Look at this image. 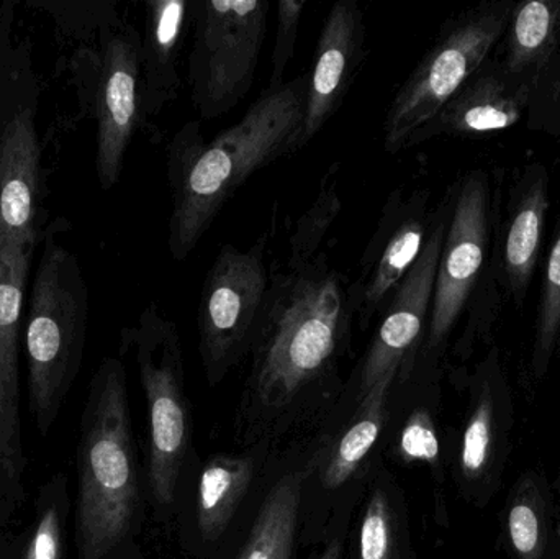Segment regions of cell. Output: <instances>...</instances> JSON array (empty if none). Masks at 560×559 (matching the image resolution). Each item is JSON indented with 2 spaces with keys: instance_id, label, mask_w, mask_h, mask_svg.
Returning a JSON list of instances; mask_svg holds the SVG:
<instances>
[{
  "instance_id": "1",
  "label": "cell",
  "mask_w": 560,
  "mask_h": 559,
  "mask_svg": "<svg viewBox=\"0 0 560 559\" xmlns=\"http://www.w3.org/2000/svg\"><path fill=\"white\" fill-rule=\"evenodd\" d=\"M306 75L266 88L242 120L206 140L186 121L166 148L171 190L170 253L189 258L225 203L249 177L302 150Z\"/></svg>"
},
{
  "instance_id": "2",
  "label": "cell",
  "mask_w": 560,
  "mask_h": 559,
  "mask_svg": "<svg viewBox=\"0 0 560 559\" xmlns=\"http://www.w3.org/2000/svg\"><path fill=\"white\" fill-rule=\"evenodd\" d=\"M354 281L326 253L300 269L272 268L253 340L252 384L265 406L282 407L335 368L358 321Z\"/></svg>"
},
{
  "instance_id": "3",
  "label": "cell",
  "mask_w": 560,
  "mask_h": 559,
  "mask_svg": "<svg viewBox=\"0 0 560 559\" xmlns=\"http://www.w3.org/2000/svg\"><path fill=\"white\" fill-rule=\"evenodd\" d=\"M75 541L81 559H104L127 537L138 505L125 368L108 358L91 384L79 443Z\"/></svg>"
},
{
  "instance_id": "4",
  "label": "cell",
  "mask_w": 560,
  "mask_h": 559,
  "mask_svg": "<svg viewBox=\"0 0 560 559\" xmlns=\"http://www.w3.org/2000/svg\"><path fill=\"white\" fill-rule=\"evenodd\" d=\"M89 292L78 259L46 238L26 318L30 409L43 436L58 419L81 368Z\"/></svg>"
},
{
  "instance_id": "5",
  "label": "cell",
  "mask_w": 560,
  "mask_h": 559,
  "mask_svg": "<svg viewBox=\"0 0 560 559\" xmlns=\"http://www.w3.org/2000/svg\"><path fill=\"white\" fill-rule=\"evenodd\" d=\"M269 13V0H194L187 84L202 120L229 114L252 91Z\"/></svg>"
},
{
  "instance_id": "6",
  "label": "cell",
  "mask_w": 560,
  "mask_h": 559,
  "mask_svg": "<svg viewBox=\"0 0 560 559\" xmlns=\"http://www.w3.org/2000/svg\"><path fill=\"white\" fill-rule=\"evenodd\" d=\"M510 7L477 10L444 25L434 45L392 98L384 118V148L405 150L415 131L433 120L489 55L505 28Z\"/></svg>"
},
{
  "instance_id": "7",
  "label": "cell",
  "mask_w": 560,
  "mask_h": 559,
  "mask_svg": "<svg viewBox=\"0 0 560 559\" xmlns=\"http://www.w3.org/2000/svg\"><path fill=\"white\" fill-rule=\"evenodd\" d=\"M269 238L262 233L248 248L225 243L217 253L197 305L200 357L212 383L252 350L269 286Z\"/></svg>"
},
{
  "instance_id": "8",
  "label": "cell",
  "mask_w": 560,
  "mask_h": 559,
  "mask_svg": "<svg viewBox=\"0 0 560 559\" xmlns=\"http://www.w3.org/2000/svg\"><path fill=\"white\" fill-rule=\"evenodd\" d=\"M150 417V482L160 505L176 496L189 446L179 330L156 304L148 305L130 331Z\"/></svg>"
},
{
  "instance_id": "9",
  "label": "cell",
  "mask_w": 560,
  "mask_h": 559,
  "mask_svg": "<svg viewBox=\"0 0 560 559\" xmlns=\"http://www.w3.org/2000/svg\"><path fill=\"white\" fill-rule=\"evenodd\" d=\"M457 440V482L467 502L487 508L499 494L513 452L515 404L497 363L480 368Z\"/></svg>"
},
{
  "instance_id": "10",
  "label": "cell",
  "mask_w": 560,
  "mask_h": 559,
  "mask_svg": "<svg viewBox=\"0 0 560 559\" xmlns=\"http://www.w3.org/2000/svg\"><path fill=\"white\" fill-rule=\"evenodd\" d=\"M428 193H405L397 187L388 194L374 233L369 238L354 281L358 322L368 330L378 321L395 292L423 252L433 217H428Z\"/></svg>"
},
{
  "instance_id": "11",
  "label": "cell",
  "mask_w": 560,
  "mask_h": 559,
  "mask_svg": "<svg viewBox=\"0 0 560 559\" xmlns=\"http://www.w3.org/2000/svg\"><path fill=\"white\" fill-rule=\"evenodd\" d=\"M486 242L487 186L482 176L472 174L460 184L451 210L430 317L420 348L427 357H440L457 318L463 314L483 265Z\"/></svg>"
},
{
  "instance_id": "12",
  "label": "cell",
  "mask_w": 560,
  "mask_h": 559,
  "mask_svg": "<svg viewBox=\"0 0 560 559\" xmlns=\"http://www.w3.org/2000/svg\"><path fill=\"white\" fill-rule=\"evenodd\" d=\"M97 176L104 189L120 179L125 154L141 114V36L127 26L105 38L98 65Z\"/></svg>"
},
{
  "instance_id": "13",
  "label": "cell",
  "mask_w": 560,
  "mask_h": 559,
  "mask_svg": "<svg viewBox=\"0 0 560 559\" xmlns=\"http://www.w3.org/2000/svg\"><path fill=\"white\" fill-rule=\"evenodd\" d=\"M365 38L368 28L361 3L338 0L323 23L312 71L306 75L302 148L331 120L351 91L368 58Z\"/></svg>"
},
{
  "instance_id": "14",
  "label": "cell",
  "mask_w": 560,
  "mask_h": 559,
  "mask_svg": "<svg viewBox=\"0 0 560 559\" xmlns=\"http://www.w3.org/2000/svg\"><path fill=\"white\" fill-rule=\"evenodd\" d=\"M38 197V135L32 112L22 110L0 137V253L32 252Z\"/></svg>"
},
{
  "instance_id": "15",
  "label": "cell",
  "mask_w": 560,
  "mask_h": 559,
  "mask_svg": "<svg viewBox=\"0 0 560 559\" xmlns=\"http://www.w3.org/2000/svg\"><path fill=\"white\" fill-rule=\"evenodd\" d=\"M32 252L0 253V471L19 481L25 469L20 426L19 335Z\"/></svg>"
},
{
  "instance_id": "16",
  "label": "cell",
  "mask_w": 560,
  "mask_h": 559,
  "mask_svg": "<svg viewBox=\"0 0 560 559\" xmlns=\"http://www.w3.org/2000/svg\"><path fill=\"white\" fill-rule=\"evenodd\" d=\"M194 0H148L141 35V114H163L183 88V55L192 33Z\"/></svg>"
},
{
  "instance_id": "17",
  "label": "cell",
  "mask_w": 560,
  "mask_h": 559,
  "mask_svg": "<svg viewBox=\"0 0 560 559\" xmlns=\"http://www.w3.org/2000/svg\"><path fill=\"white\" fill-rule=\"evenodd\" d=\"M500 531L505 559H560L558 501L542 469L518 476L500 512Z\"/></svg>"
},
{
  "instance_id": "18",
  "label": "cell",
  "mask_w": 560,
  "mask_h": 559,
  "mask_svg": "<svg viewBox=\"0 0 560 559\" xmlns=\"http://www.w3.org/2000/svg\"><path fill=\"white\" fill-rule=\"evenodd\" d=\"M252 458H213L203 469L197 492V519L206 540L222 537L252 485Z\"/></svg>"
},
{
  "instance_id": "19",
  "label": "cell",
  "mask_w": 560,
  "mask_h": 559,
  "mask_svg": "<svg viewBox=\"0 0 560 559\" xmlns=\"http://www.w3.org/2000/svg\"><path fill=\"white\" fill-rule=\"evenodd\" d=\"M299 476H287L272 488L259 511L240 559H290L300 508Z\"/></svg>"
},
{
  "instance_id": "20",
  "label": "cell",
  "mask_w": 560,
  "mask_h": 559,
  "mask_svg": "<svg viewBox=\"0 0 560 559\" xmlns=\"http://www.w3.org/2000/svg\"><path fill=\"white\" fill-rule=\"evenodd\" d=\"M392 384L394 381H382L364 399L359 400L358 416L348 432L342 435L326 468V488L338 489L339 486L349 481L377 442L387 416V400Z\"/></svg>"
},
{
  "instance_id": "21",
  "label": "cell",
  "mask_w": 560,
  "mask_h": 559,
  "mask_svg": "<svg viewBox=\"0 0 560 559\" xmlns=\"http://www.w3.org/2000/svg\"><path fill=\"white\" fill-rule=\"evenodd\" d=\"M339 177H341V163H332L323 174L312 206L299 217L293 226L283 268H303L319 255L326 235L341 213Z\"/></svg>"
},
{
  "instance_id": "22",
  "label": "cell",
  "mask_w": 560,
  "mask_h": 559,
  "mask_svg": "<svg viewBox=\"0 0 560 559\" xmlns=\"http://www.w3.org/2000/svg\"><path fill=\"white\" fill-rule=\"evenodd\" d=\"M546 197L541 184L533 187L525 202L513 219L512 229L506 238V268L515 288H525L541 240L542 220H545Z\"/></svg>"
},
{
  "instance_id": "23",
  "label": "cell",
  "mask_w": 560,
  "mask_h": 559,
  "mask_svg": "<svg viewBox=\"0 0 560 559\" xmlns=\"http://www.w3.org/2000/svg\"><path fill=\"white\" fill-rule=\"evenodd\" d=\"M556 3L533 0L523 3L513 20L512 32V69L525 68L542 53L549 51L555 39L558 12Z\"/></svg>"
},
{
  "instance_id": "24",
  "label": "cell",
  "mask_w": 560,
  "mask_h": 559,
  "mask_svg": "<svg viewBox=\"0 0 560 559\" xmlns=\"http://www.w3.org/2000/svg\"><path fill=\"white\" fill-rule=\"evenodd\" d=\"M43 502L23 559H65L66 478L49 482Z\"/></svg>"
},
{
  "instance_id": "25",
  "label": "cell",
  "mask_w": 560,
  "mask_h": 559,
  "mask_svg": "<svg viewBox=\"0 0 560 559\" xmlns=\"http://www.w3.org/2000/svg\"><path fill=\"white\" fill-rule=\"evenodd\" d=\"M560 328V235L549 258L546 275L545 298H542L541 317L536 334L535 353H533L532 374L536 381L545 376L555 353L556 340Z\"/></svg>"
},
{
  "instance_id": "26",
  "label": "cell",
  "mask_w": 560,
  "mask_h": 559,
  "mask_svg": "<svg viewBox=\"0 0 560 559\" xmlns=\"http://www.w3.org/2000/svg\"><path fill=\"white\" fill-rule=\"evenodd\" d=\"M400 455L407 463H427L440 471L443 446L440 430L428 407H418L408 417L400 433Z\"/></svg>"
},
{
  "instance_id": "27",
  "label": "cell",
  "mask_w": 560,
  "mask_h": 559,
  "mask_svg": "<svg viewBox=\"0 0 560 559\" xmlns=\"http://www.w3.org/2000/svg\"><path fill=\"white\" fill-rule=\"evenodd\" d=\"M361 559H395L394 517L387 496L375 491L365 508L361 525Z\"/></svg>"
},
{
  "instance_id": "28",
  "label": "cell",
  "mask_w": 560,
  "mask_h": 559,
  "mask_svg": "<svg viewBox=\"0 0 560 559\" xmlns=\"http://www.w3.org/2000/svg\"><path fill=\"white\" fill-rule=\"evenodd\" d=\"M305 0H279L278 23H276L275 46L271 55V78L268 88L282 85L287 66L295 55L300 22H302Z\"/></svg>"
},
{
  "instance_id": "29",
  "label": "cell",
  "mask_w": 560,
  "mask_h": 559,
  "mask_svg": "<svg viewBox=\"0 0 560 559\" xmlns=\"http://www.w3.org/2000/svg\"><path fill=\"white\" fill-rule=\"evenodd\" d=\"M341 558V545L338 544V541H335V544L329 545L328 548H326L325 554L322 555V558L319 559H339Z\"/></svg>"
},
{
  "instance_id": "30",
  "label": "cell",
  "mask_w": 560,
  "mask_h": 559,
  "mask_svg": "<svg viewBox=\"0 0 560 559\" xmlns=\"http://www.w3.org/2000/svg\"><path fill=\"white\" fill-rule=\"evenodd\" d=\"M558 488L560 489V481L558 482ZM558 512H559V528H560V505H558Z\"/></svg>"
}]
</instances>
